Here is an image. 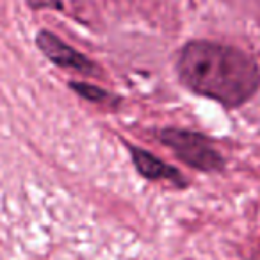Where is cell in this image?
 <instances>
[{"mask_svg": "<svg viewBox=\"0 0 260 260\" xmlns=\"http://www.w3.org/2000/svg\"><path fill=\"white\" fill-rule=\"evenodd\" d=\"M160 141L170 146L177 153L178 159L192 166L194 170L212 173V171L223 170L224 166L223 157L210 146V143L202 134L178 128H166L160 132Z\"/></svg>", "mask_w": 260, "mask_h": 260, "instance_id": "2", "label": "cell"}, {"mask_svg": "<svg viewBox=\"0 0 260 260\" xmlns=\"http://www.w3.org/2000/svg\"><path fill=\"white\" fill-rule=\"evenodd\" d=\"M178 77L196 94L239 107L260 87V68L242 50L212 41H191L177 62Z\"/></svg>", "mask_w": 260, "mask_h": 260, "instance_id": "1", "label": "cell"}, {"mask_svg": "<svg viewBox=\"0 0 260 260\" xmlns=\"http://www.w3.org/2000/svg\"><path fill=\"white\" fill-rule=\"evenodd\" d=\"M70 87L75 91L77 94H80L82 98L89 102H105L109 98V93L96 86H91V84H84V82H70Z\"/></svg>", "mask_w": 260, "mask_h": 260, "instance_id": "5", "label": "cell"}, {"mask_svg": "<svg viewBox=\"0 0 260 260\" xmlns=\"http://www.w3.org/2000/svg\"><path fill=\"white\" fill-rule=\"evenodd\" d=\"M36 45L54 64L61 66V68L73 70V72L84 73V75H94V73H98V66L91 59H87L84 54L77 52L75 48L66 45L64 41H61L55 34L48 32V30L38 32Z\"/></svg>", "mask_w": 260, "mask_h": 260, "instance_id": "3", "label": "cell"}, {"mask_svg": "<svg viewBox=\"0 0 260 260\" xmlns=\"http://www.w3.org/2000/svg\"><path fill=\"white\" fill-rule=\"evenodd\" d=\"M29 4L32 6V8H57L61 9L62 4L59 2V0H29Z\"/></svg>", "mask_w": 260, "mask_h": 260, "instance_id": "6", "label": "cell"}, {"mask_svg": "<svg viewBox=\"0 0 260 260\" xmlns=\"http://www.w3.org/2000/svg\"><path fill=\"white\" fill-rule=\"evenodd\" d=\"M130 153H132V160H134V166L138 168V171L146 178H152V180H159V178H164V180H171L177 185H185L187 182L182 178L180 171L175 170L173 166L162 162L160 159H157L155 155L145 152L141 148H130Z\"/></svg>", "mask_w": 260, "mask_h": 260, "instance_id": "4", "label": "cell"}]
</instances>
